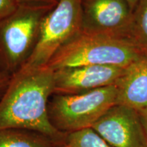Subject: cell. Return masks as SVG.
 Instances as JSON below:
<instances>
[{"label": "cell", "instance_id": "6da1fadb", "mask_svg": "<svg viewBox=\"0 0 147 147\" xmlns=\"http://www.w3.org/2000/svg\"><path fill=\"white\" fill-rule=\"evenodd\" d=\"M53 93L54 71L47 67L18 71L0 100V129L38 131L59 146L65 145L67 134L56 129L48 115L49 99Z\"/></svg>", "mask_w": 147, "mask_h": 147}, {"label": "cell", "instance_id": "7a4b0ae2", "mask_svg": "<svg viewBox=\"0 0 147 147\" xmlns=\"http://www.w3.org/2000/svg\"><path fill=\"white\" fill-rule=\"evenodd\" d=\"M144 57L147 56L130 40L81 31L61 48L45 67L53 71L81 65L127 67Z\"/></svg>", "mask_w": 147, "mask_h": 147}, {"label": "cell", "instance_id": "3957f363", "mask_svg": "<svg viewBox=\"0 0 147 147\" xmlns=\"http://www.w3.org/2000/svg\"><path fill=\"white\" fill-rule=\"evenodd\" d=\"M55 7L21 4L0 20V74L12 77L34 52L46 15Z\"/></svg>", "mask_w": 147, "mask_h": 147}, {"label": "cell", "instance_id": "277c9868", "mask_svg": "<svg viewBox=\"0 0 147 147\" xmlns=\"http://www.w3.org/2000/svg\"><path fill=\"white\" fill-rule=\"evenodd\" d=\"M117 87L99 88L73 95H53L48 103L51 123L65 134L91 127L112 106L116 104Z\"/></svg>", "mask_w": 147, "mask_h": 147}, {"label": "cell", "instance_id": "5b68a950", "mask_svg": "<svg viewBox=\"0 0 147 147\" xmlns=\"http://www.w3.org/2000/svg\"><path fill=\"white\" fill-rule=\"evenodd\" d=\"M82 18V0H60L44 18L34 52L21 69L45 67L61 48L81 32Z\"/></svg>", "mask_w": 147, "mask_h": 147}, {"label": "cell", "instance_id": "8992f818", "mask_svg": "<svg viewBox=\"0 0 147 147\" xmlns=\"http://www.w3.org/2000/svg\"><path fill=\"white\" fill-rule=\"evenodd\" d=\"M132 15L133 11L125 0L82 1V32L130 40Z\"/></svg>", "mask_w": 147, "mask_h": 147}, {"label": "cell", "instance_id": "52a82bcc", "mask_svg": "<svg viewBox=\"0 0 147 147\" xmlns=\"http://www.w3.org/2000/svg\"><path fill=\"white\" fill-rule=\"evenodd\" d=\"M91 128L113 147H147L139 112L126 106H113Z\"/></svg>", "mask_w": 147, "mask_h": 147}, {"label": "cell", "instance_id": "ba28073f", "mask_svg": "<svg viewBox=\"0 0 147 147\" xmlns=\"http://www.w3.org/2000/svg\"><path fill=\"white\" fill-rule=\"evenodd\" d=\"M126 67L81 65L54 71L53 95H73L114 85Z\"/></svg>", "mask_w": 147, "mask_h": 147}, {"label": "cell", "instance_id": "9c48e42d", "mask_svg": "<svg viewBox=\"0 0 147 147\" xmlns=\"http://www.w3.org/2000/svg\"><path fill=\"white\" fill-rule=\"evenodd\" d=\"M115 85L117 89L116 104L138 112L147 110V57L127 67Z\"/></svg>", "mask_w": 147, "mask_h": 147}, {"label": "cell", "instance_id": "30bf717a", "mask_svg": "<svg viewBox=\"0 0 147 147\" xmlns=\"http://www.w3.org/2000/svg\"><path fill=\"white\" fill-rule=\"evenodd\" d=\"M53 140L40 132L25 129H0V147H59Z\"/></svg>", "mask_w": 147, "mask_h": 147}, {"label": "cell", "instance_id": "8fae6325", "mask_svg": "<svg viewBox=\"0 0 147 147\" xmlns=\"http://www.w3.org/2000/svg\"><path fill=\"white\" fill-rule=\"evenodd\" d=\"M129 38L147 56V0H138L132 15Z\"/></svg>", "mask_w": 147, "mask_h": 147}, {"label": "cell", "instance_id": "7c38bea8", "mask_svg": "<svg viewBox=\"0 0 147 147\" xmlns=\"http://www.w3.org/2000/svg\"><path fill=\"white\" fill-rule=\"evenodd\" d=\"M65 144L68 147H113L91 127L67 134Z\"/></svg>", "mask_w": 147, "mask_h": 147}, {"label": "cell", "instance_id": "4fadbf2b", "mask_svg": "<svg viewBox=\"0 0 147 147\" xmlns=\"http://www.w3.org/2000/svg\"><path fill=\"white\" fill-rule=\"evenodd\" d=\"M19 5L18 0H0V20L15 12Z\"/></svg>", "mask_w": 147, "mask_h": 147}, {"label": "cell", "instance_id": "5bb4252c", "mask_svg": "<svg viewBox=\"0 0 147 147\" xmlns=\"http://www.w3.org/2000/svg\"><path fill=\"white\" fill-rule=\"evenodd\" d=\"M60 0H18L19 4L35 5V6L55 7Z\"/></svg>", "mask_w": 147, "mask_h": 147}, {"label": "cell", "instance_id": "9a60e30c", "mask_svg": "<svg viewBox=\"0 0 147 147\" xmlns=\"http://www.w3.org/2000/svg\"><path fill=\"white\" fill-rule=\"evenodd\" d=\"M12 77L7 76L3 74H0V100L2 98L5 92L8 89Z\"/></svg>", "mask_w": 147, "mask_h": 147}, {"label": "cell", "instance_id": "2e32d148", "mask_svg": "<svg viewBox=\"0 0 147 147\" xmlns=\"http://www.w3.org/2000/svg\"><path fill=\"white\" fill-rule=\"evenodd\" d=\"M140 116L141 121H142L143 127H144L145 133L147 136V110H142L139 112Z\"/></svg>", "mask_w": 147, "mask_h": 147}, {"label": "cell", "instance_id": "e0dca14e", "mask_svg": "<svg viewBox=\"0 0 147 147\" xmlns=\"http://www.w3.org/2000/svg\"><path fill=\"white\" fill-rule=\"evenodd\" d=\"M82 1H85V0H82ZM125 1L128 3V4L129 5L131 10L134 12V9L136 8L137 3L138 2V0H125Z\"/></svg>", "mask_w": 147, "mask_h": 147}, {"label": "cell", "instance_id": "ac0fdd59", "mask_svg": "<svg viewBox=\"0 0 147 147\" xmlns=\"http://www.w3.org/2000/svg\"><path fill=\"white\" fill-rule=\"evenodd\" d=\"M59 147H68V146H67L66 144H65V145H63V146H59Z\"/></svg>", "mask_w": 147, "mask_h": 147}]
</instances>
